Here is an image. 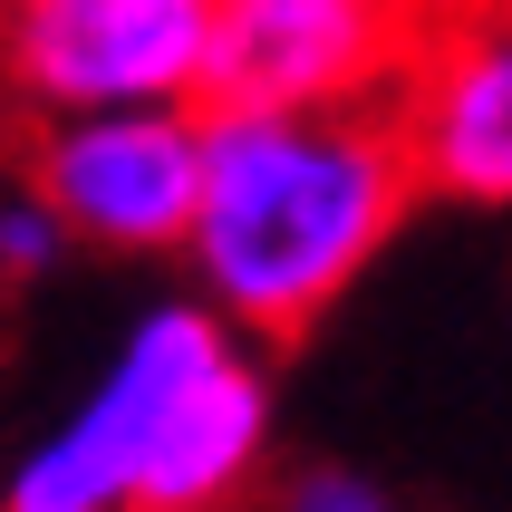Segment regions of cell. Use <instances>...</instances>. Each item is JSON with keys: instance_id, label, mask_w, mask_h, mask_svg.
Segmentation results:
<instances>
[{"instance_id": "6da1fadb", "label": "cell", "mask_w": 512, "mask_h": 512, "mask_svg": "<svg viewBox=\"0 0 512 512\" xmlns=\"http://www.w3.org/2000/svg\"><path fill=\"white\" fill-rule=\"evenodd\" d=\"M416 213L387 97H203V174L184 213L194 300L242 339H300L377 271Z\"/></svg>"}, {"instance_id": "7a4b0ae2", "label": "cell", "mask_w": 512, "mask_h": 512, "mask_svg": "<svg viewBox=\"0 0 512 512\" xmlns=\"http://www.w3.org/2000/svg\"><path fill=\"white\" fill-rule=\"evenodd\" d=\"M213 0H0V97L20 116L203 107Z\"/></svg>"}, {"instance_id": "3957f363", "label": "cell", "mask_w": 512, "mask_h": 512, "mask_svg": "<svg viewBox=\"0 0 512 512\" xmlns=\"http://www.w3.org/2000/svg\"><path fill=\"white\" fill-rule=\"evenodd\" d=\"M203 174V107H78L39 116L29 194L87 252H174Z\"/></svg>"}, {"instance_id": "277c9868", "label": "cell", "mask_w": 512, "mask_h": 512, "mask_svg": "<svg viewBox=\"0 0 512 512\" xmlns=\"http://www.w3.org/2000/svg\"><path fill=\"white\" fill-rule=\"evenodd\" d=\"M223 339L232 329L203 310V300H155V310L116 339L97 387L10 464L0 512H126V484H136V455H145V435H155V416L174 406V387Z\"/></svg>"}, {"instance_id": "5b68a950", "label": "cell", "mask_w": 512, "mask_h": 512, "mask_svg": "<svg viewBox=\"0 0 512 512\" xmlns=\"http://www.w3.org/2000/svg\"><path fill=\"white\" fill-rule=\"evenodd\" d=\"M387 107H397L416 194L503 213L512 203V0H435Z\"/></svg>"}, {"instance_id": "8992f818", "label": "cell", "mask_w": 512, "mask_h": 512, "mask_svg": "<svg viewBox=\"0 0 512 512\" xmlns=\"http://www.w3.org/2000/svg\"><path fill=\"white\" fill-rule=\"evenodd\" d=\"M426 20L435 0H213L203 97H387Z\"/></svg>"}, {"instance_id": "52a82bcc", "label": "cell", "mask_w": 512, "mask_h": 512, "mask_svg": "<svg viewBox=\"0 0 512 512\" xmlns=\"http://www.w3.org/2000/svg\"><path fill=\"white\" fill-rule=\"evenodd\" d=\"M271 435H281V397L223 339L174 387V406L155 416V435H145V455H136V484H126V512H232L261 484Z\"/></svg>"}, {"instance_id": "ba28073f", "label": "cell", "mask_w": 512, "mask_h": 512, "mask_svg": "<svg viewBox=\"0 0 512 512\" xmlns=\"http://www.w3.org/2000/svg\"><path fill=\"white\" fill-rule=\"evenodd\" d=\"M232 512H406L397 493L377 484L368 464H329V455H310V464H261V484L242 493Z\"/></svg>"}, {"instance_id": "9c48e42d", "label": "cell", "mask_w": 512, "mask_h": 512, "mask_svg": "<svg viewBox=\"0 0 512 512\" xmlns=\"http://www.w3.org/2000/svg\"><path fill=\"white\" fill-rule=\"evenodd\" d=\"M58 252H68V232H58V213L29 184H10L0 194V290H20V281H49Z\"/></svg>"}]
</instances>
